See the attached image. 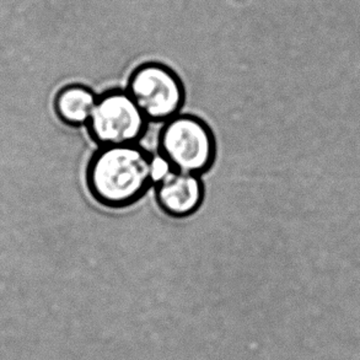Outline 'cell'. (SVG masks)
Returning <instances> with one entry per match:
<instances>
[{"label": "cell", "mask_w": 360, "mask_h": 360, "mask_svg": "<svg viewBox=\"0 0 360 360\" xmlns=\"http://www.w3.org/2000/svg\"><path fill=\"white\" fill-rule=\"evenodd\" d=\"M151 153L141 143L98 146L85 169V186L98 205L131 208L153 190Z\"/></svg>", "instance_id": "obj_1"}, {"label": "cell", "mask_w": 360, "mask_h": 360, "mask_svg": "<svg viewBox=\"0 0 360 360\" xmlns=\"http://www.w3.org/2000/svg\"><path fill=\"white\" fill-rule=\"evenodd\" d=\"M158 151L175 170L205 176L217 161L218 144L214 131L203 118L181 112L161 124Z\"/></svg>", "instance_id": "obj_2"}, {"label": "cell", "mask_w": 360, "mask_h": 360, "mask_svg": "<svg viewBox=\"0 0 360 360\" xmlns=\"http://www.w3.org/2000/svg\"><path fill=\"white\" fill-rule=\"evenodd\" d=\"M124 89L149 123L162 124L185 108L184 80L161 62L151 60L136 65L127 79Z\"/></svg>", "instance_id": "obj_3"}, {"label": "cell", "mask_w": 360, "mask_h": 360, "mask_svg": "<svg viewBox=\"0 0 360 360\" xmlns=\"http://www.w3.org/2000/svg\"><path fill=\"white\" fill-rule=\"evenodd\" d=\"M150 123L126 89L98 94L86 131L98 146L141 143Z\"/></svg>", "instance_id": "obj_4"}, {"label": "cell", "mask_w": 360, "mask_h": 360, "mask_svg": "<svg viewBox=\"0 0 360 360\" xmlns=\"http://www.w3.org/2000/svg\"><path fill=\"white\" fill-rule=\"evenodd\" d=\"M153 190L159 210L172 219H187L195 215L205 198L203 176L175 169L156 182Z\"/></svg>", "instance_id": "obj_5"}, {"label": "cell", "mask_w": 360, "mask_h": 360, "mask_svg": "<svg viewBox=\"0 0 360 360\" xmlns=\"http://www.w3.org/2000/svg\"><path fill=\"white\" fill-rule=\"evenodd\" d=\"M98 98V94L85 84H67L59 89L54 96V113L65 126L85 128Z\"/></svg>", "instance_id": "obj_6"}, {"label": "cell", "mask_w": 360, "mask_h": 360, "mask_svg": "<svg viewBox=\"0 0 360 360\" xmlns=\"http://www.w3.org/2000/svg\"><path fill=\"white\" fill-rule=\"evenodd\" d=\"M172 170L174 167L171 166L170 161L167 160L165 156L158 150L156 153H151L150 174L153 186L155 185L156 182L165 179Z\"/></svg>", "instance_id": "obj_7"}]
</instances>
